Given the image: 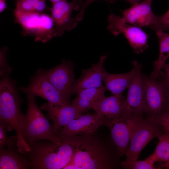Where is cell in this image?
<instances>
[{"instance_id":"23","label":"cell","mask_w":169,"mask_h":169,"mask_svg":"<svg viewBox=\"0 0 169 169\" xmlns=\"http://www.w3.org/2000/svg\"><path fill=\"white\" fill-rule=\"evenodd\" d=\"M14 10L24 13H46L50 12L46 0H15Z\"/></svg>"},{"instance_id":"4","label":"cell","mask_w":169,"mask_h":169,"mask_svg":"<svg viewBox=\"0 0 169 169\" xmlns=\"http://www.w3.org/2000/svg\"><path fill=\"white\" fill-rule=\"evenodd\" d=\"M15 23L19 24L24 36L34 38L36 42L46 43L54 36V25L51 16L46 13H24L13 10Z\"/></svg>"},{"instance_id":"22","label":"cell","mask_w":169,"mask_h":169,"mask_svg":"<svg viewBox=\"0 0 169 169\" xmlns=\"http://www.w3.org/2000/svg\"><path fill=\"white\" fill-rule=\"evenodd\" d=\"M156 148L150 156L155 162H164L161 168L169 169V132H165L158 137Z\"/></svg>"},{"instance_id":"14","label":"cell","mask_w":169,"mask_h":169,"mask_svg":"<svg viewBox=\"0 0 169 169\" xmlns=\"http://www.w3.org/2000/svg\"><path fill=\"white\" fill-rule=\"evenodd\" d=\"M104 118L97 113L82 115L56 133L60 141L70 137L93 133L103 125Z\"/></svg>"},{"instance_id":"18","label":"cell","mask_w":169,"mask_h":169,"mask_svg":"<svg viewBox=\"0 0 169 169\" xmlns=\"http://www.w3.org/2000/svg\"><path fill=\"white\" fill-rule=\"evenodd\" d=\"M134 73L133 68L130 72L119 74L109 73L104 68L103 81L106 90L110 91L113 95L122 94L123 91L129 86Z\"/></svg>"},{"instance_id":"25","label":"cell","mask_w":169,"mask_h":169,"mask_svg":"<svg viewBox=\"0 0 169 169\" xmlns=\"http://www.w3.org/2000/svg\"><path fill=\"white\" fill-rule=\"evenodd\" d=\"M7 47H4L0 50V77L3 78L9 76L13 70L7 59Z\"/></svg>"},{"instance_id":"21","label":"cell","mask_w":169,"mask_h":169,"mask_svg":"<svg viewBox=\"0 0 169 169\" xmlns=\"http://www.w3.org/2000/svg\"><path fill=\"white\" fill-rule=\"evenodd\" d=\"M11 149L0 148V169L28 168L30 166L28 160Z\"/></svg>"},{"instance_id":"30","label":"cell","mask_w":169,"mask_h":169,"mask_svg":"<svg viewBox=\"0 0 169 169\" xmlns=\"http://www.w3.org/2000/svg\"><path fill=\"white\" fill-rule=\"evenodd\" d=\"M163 69L164 71V74L159 80L169 89V63L165 64Z\"/></svg>"},{"instance_id":"24","label":"cell","mask_w":169,"mask_h":169,"mask_svg":"<svg viewBox=\"0 0 169 169\" xmlns=\"http://www.w3.org/2000/svg\"><path fill=\"white\" fill-rule=\"evenodd\" d=\"M155 162L150 156L143 160H138L131 162L124 161L120 163V166L125 169H159L156 166Z\"/></svg>"},{"instance_id":"9","label":"cell","mask_w":169,"mask_h":169,"mask_svg":"<svg viewBox=\"0 0 169 169\" xmlns=\"http://www.w3.org/2000/svg\"><path fill=\"white\" fill-rule=\"evenodd\" d=\"M108 21V29L114 35H124L135 53H141L148 47L149 36L141 28L126 23L122 17L112 13Z\"/></svg>"},{"instance_id":"1","label":"cell","mask_w":169,"mask_h":169,"mask_svg":"<svg viewBox=\"0 0 169 169\" xmlns=\"http://www.w3.org/2000/svg\"><path fill=\"white\" fill-rule=\"evenodd\" d=\"M93 133L73 136L72 158L64 169H113L120 166L121 156L111 139Z\"/></svg>"},{"instance_id":"15","label":"cell","mask_w":169,"mask_h":169,"mask_svg":"<svg viewBox=\"0 0 169 169\" xmlns=\"http://www.w3.org/2000/svg\"><path fill=\"white\" fill-rule=\"evenodd\" d=\"M40 108L47 112L48 116L52 121V126L55 133L83 113L71 104L58 105L48 102L41 105Z\"/></svg>"},{"instance_id":"11","label":"cell","mask_w":169,"mask_h":169,"mask_svg":"<svg viewBox=\"0 0 169 169\" xmlns=\"http://www.w3.org/2000/svg\"><path fill=\"white\" fill-rule=\"evenodd\" d=\"M134 74L128 87L125 103L128 113L142 115L145 113L146 90L142 77V64L132 62Z\"/></svg>"},{"instance_id":"7","label":"cell","mask_w":169,"mask_h":169,"mask_svg":"<svg viewBox=\"0 0 169 169\" xmlns=\"http://www.w3.org/2000/svg\"><path fill=\"white\" fill-rule=\"evenodd\" d=\"M146 90L145 113L153 117L169 109V89L159 79L142 73Z\"/></svg>"},{"instance_id":"8","label":"cell","mask_w":169,"mask_h":169,"mask_svg":"<svg viewBox=\"0 0 169 169\" xmlns=\"http://www.w3.org/2000/svg\"><path fill=\"white\" fill-rule=\"evenodd\" d=\"M74 67L72 61L63 59L59 64L54 67L47 70L39 69L36 71L46 78L70 103L75 81Z\"/></svg>"},{"instance_id":"28","label":"cell","mask_w":169,"mask_h":169,"mask_svg":"<svg viewBox=\"0 0 169 169\" xmlns=\"http://www.w3.org/2000/svg\"><path fill=\"white\" fill-rule=\"evenodd\" d=\"M157 22L159 30L169 31V9L163 15L158 16Z\"/></svg>"},{"instance_id":"2","label":"cell","mask_w":169,"mask_h":169,"mask_svg":"<svg viewBox=\"0 0 169 169\" xmlns=\"http://www.w3.org/2000/svg\"><path fill=\"white\" fill-rule=\"evenodd\" d=\"M59 144L53 141H38L29 146L27 154L30 166L34 169H64L71 160L74 147L69 139L61 140Z\"/></svg>"},{"instance_id":"6","label":"cell","mask_w":169,"mask_h":169,"mask_svg":"<svg viewBox=\"0 0 169 169\" xmlns=\"http://www.w3.org/2000/svg\"><path fill=\"white\" fill-rule=\"evenodd\" d=\"M165 132L162 126L148 116L143 118L132 135L125 154L126 159L125 161L131 162L138 160L141 151L149 142Z\"/></svg>"},{"instance_id":"10","label":"cell","mask_w":169,"mask_h":169,"mask_svg":"<svg viewBox=\"0 0 169 169\" xmlns=\"http://www.w3.org/2000/svg\"><path fill=\"white\" fill-rule=\"evenodd\" d=\"M82 0H72L70 2L62 0L52 4L51 16L53 19L54 30V36L60 37L66 31L74 29L79 22L75 18L72 17L73 10L80 8Z\"/></svg>"},{"instance_id":"17","label":"cell","mask_w":169,"mask_h":169,"mask_svg":"<svg viewBox=\"0 0 169 169\" xmlns=\"http://www.w3.org/2000/svg\"><path fill=\"white\" fill-rule=\"evenodd\" d=\"M107 55L100 57L96 64H93L90 67L82 70L80 77L75 80L74 84L73 94H76L79 91L86 89L96 88L104 86L102 84L103 72L104 62Z\"/></svg>"},{"instance_id":"16","label":"cell","mask_w":169,"mask_h":169,"mask_svg":"<svg viewBox=\"0 0 169 169\" xmlns=\"http://www.w3.org/2000/svg\"><path fill=\"white\" fill-rule=\"evenodd\" d=\"M93 109L102 116L104 120H110L120 117L127 114L125 100L121 94L104 96L94 105Z\"/></svg>"},{"instance_id":"26","label":"cell","mask_w":169,"mask_h":169,"mask_svg":"<svg viewBox=\"0 0 169 169\" xmlns=\"http://www.w3.org/2000/svg\"><path fill=\"white\" fill-rule=\"evenodd\" d=\"M6 131L3 124L0 122V148L6 146L8 149H11L16 144L17 137L16 136L8 137L6 134Z\"/></svg>"},{"instance_id":"20","label":"cell","mask_w":169,"mask_h":169,"mask_svg":"<svg viewBox=\"0 0 169 169\" xmlns=\"http://www.w3.org/2000/svg\"><path fill=\"white\" fill-rule=\"evenodd\" d=\"M155 32L159 41V54L157 60L153 62V69L150 76L153 79H159L164 74L161 70L169 57V33L161 30Z\"/></svg>"},{"instance_id":"12","label":"cell","mask_w":169,"mask_h":169,"mask_svg":"<svg viewBox=\"0 0 169 169\" xmlns=\"http://www.w3.org/2000/svg\"><path fill=\"white\" fill-rule=\"evenodd\" d=\"M152 1L143 0L122 11V18L123 21L141 28H149L155 31L159 30L158 16L154 13L151 8Z\"/></svg>"},{"instance_id":"5","label":"cell","mask_w":169,"mask_h":169,"mask_svg":"<svg viewBox=\"0 0 169 169\" xmlns=\"http://www.w3.org/2000/svg\"><path fill=\"white\" fill-rule=\"evenodd\" d=\"M143 119L142 115L127 114L112 120H104L103 125L110 132V139L119 154L125 155L136 128Z\"/></svg>"},{"instance_id":"13","label":"cell","mask_w":169,"mask_h":169,"mask_svg":"<svg viewBox=\"0 0 169 169\" xmlns=\"http://www.w3.org/2000/svg\"><path fill=\"white\" fill-rule=\"evenodd\" d=\"M19 90L27 95L44 98L53 104H70L46 78L37 71L31 77L28 85L21 87Z\"/></svg>"},{"instance_id":"32","label":"cell","mask_w":169,"mask_h":169,"mask_svg":"<svg viewBox=\"0 0 169 169\" xmlns=\"http://www.w3.org/2000/svg\"><path fill=\"white\" fill-rule=\"evenodd\" d=\"M116 0H110L111 2H114ZM133 5L140 2L142 0H124Z\"/></svg>"},{"instance_id":"29","label":"cell","mask_w":169,"mask_h":169,"mask_svg":"<svg viewBox=\"0 0 169 169\" xmlns=\"http://www.w3.org/2000/svg\"><path fill=\"white\" fill-rule=\"evenodd\" d=\"M96 0H85L84 1H83L80 8V10L75 17L78 22L82 20L85 10L88 5ZM105 0L108 1L109 0Z\"/></svg>"},{"instance_id":"31","label":"cell","mask_w":169,"mask_h":169,"mask_svg":"<svg viewBox=\"0 0 169 169\" xmlns=\"http://www.w3.org/2000/svg\"><path fill=\"white\" fill-rule=\"evenodd\" d=\"M6 0H0V12H3L6 8Z\"/></svg>"},{"instance_id":"27","label":"cell","mask_w":169,"mask_h":169,"mask_svg":"<svg viewBox=\"0 0 169 169\" xmlns=\"http://www.w3.org/2000/svg\"><path fill=\"white\" fill-rule=\"evenodd\" d=\"M149 117L153 121L160 124L165 132H169V109L159 115Z\"/></svg>"},{"instance_id":"3","label":"cell","mask_w":169,"mask_h":169,"mask_svg":"<svg viewBox=\"0 0 169 169\" xmlns=\"http://www.w3.org/2000/svg\"><path fill=\"white\" fill-rule=\"evenodd\" d=\"M28 107L24 115L22 130L23 137L29 145L42 140L57 144L61 142L47 119L38 107L35 97L27 95Z\"/></svg>"},{"instance_id":"33","label":"cell","mask_w":169,"mask_h":169,"mask_svg":"<svg viewBox=\"0 0 169 169\" xmlns=\"http://www.w3.org/2000/svg\"><path fill=\"white\" fill-rule=\"evenodd\" d=\"M52 3V4L54 3H56L59 2L62 0H49Z\"/></svg>"},{"instance_id":"19","label":"cell","mask_w":169,"mask_h":169,"mask_svg":"<svg viewBox=\"0 0 169 169\" xmlns=\"http://www.w3.org/2000/svg\"><path fill=\"white\" fill-rule=\"evenodd\" d=\"M106 90L105 86L96 88L86 89L78 92L71 105L83 112L93 109L95 105L105 95Z\"/></svg>"}]
</instances>
